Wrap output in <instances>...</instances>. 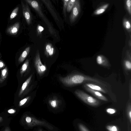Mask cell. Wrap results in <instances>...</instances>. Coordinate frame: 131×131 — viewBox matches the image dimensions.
I'll list each match as a JSON object with an SVG mask.
<instances>
[{"instance_id":"16","label":"cell","mask_w":131,"mask_h":131,"mask_svg":"<svg viewBox=\"0 0 131 131\" xmlns=\"http://www.w3.org/2000/svg\"><path fill=\"white\" fill-rule=\"evenodd\" d=\"M123 24L125 29L128 32H130L131 26L130 21L126 18H124L123 20Z\"/></svg>"},{"instance_id":"1","label":"cell","mask_w":131,"mask_h":131,"mask_svg":"<svg viewBox=\"0 0 131 131\" xmlns=\"http://www.w3.org/2000/svg\"><path fill=\"white\" fill-rule=\"evenodd\" d=\"M25 1L34 9L39 16L44 21L46 24L50 34L54 36H56V32L55 30L43 14L39 3L37 1L34 0H25Z\"/></svg>"},{"instance_id":"12","label":"cell","mask_w":131,"mask_h":131,"mask_svg":"<svg viewBox=\"0 0 131 131\" xmlns=\"http://www.w3.org/2000/svg\"><path fill=\"white\" fill-rule=\"evenodd\" d=\"M84 85L88 87L93 90L101 92L104 93H107V91L105 89L98 85L89 83H86Z\"/></svg>"},{"instance_id":"30","label":"cell","mask_w":131,"mask_h":131,"mask_svg":"<svg viewBox=\"0 0 131 131\" xmlns=\"http://www.w3.org/2000/svg\"><path fill=\"white\" fill-rule=\"evenodd\" d=\"M107 113L110 114H113L115 113L116 112L115 109L112 108H108L106 110Z\"/></svg>"},{"instance_id":"14","label":"cell","mask_w":131,"mask_h":131,"mask_svg":"<svg viewBox=\"0 0 131 131\" xmlns=\"http://www.w3.org/2000/svg\"><path fill=\"white\" fill-rule=\"evenodd\" d=\"M109 5V4H104L96 9L94 12L95 15H98L103 13L105 11Z\"/></svg>"},{"instance_id":"23","label":"cell","mask_w":131,"mask_h":131,"mask_svg":"<svg viewBox=\"0 0 131 131\" xmlns=\"http://www.w3.org/2000/svg\"><path fill=\"white\" fill-rule=\"evenodd\" d=\"M70 0H64L63 2V12L65 18L66 17L67 8L68 4Z\"/></svg>"},{"instance_id":"7","label":"cell","mask_w":131,"mask_h":131,"mask_svg":"<svg viewBox=\"0 0 131 131\" xmlns=\"http://www.w3.org/2000/svg\"><path fill=\"white\" fill-rule=\"evenodd\" d=\"M26 122L30 127H32L36 125H46V123L44 121H39L33 117L27 116L25 118Z\"/></svg>"},{"instance_id":"13","label":"cell","mask_w":131,"mask_h":131,"mask_svg":"<svg viewBox=\"0 0 131 131\" xmlns=\"http://www.w3.org/2000/svg\"><path fill=\"white\" fill-rule=\"evenodd\" d=\"M30 49V47H27L23 51L19 57L18 61L20 64L23 62L28 54Z\"/></svg>"},{"instance_id":"4","label":"cell","mask_w":131,"mask_h":131,"mask_svg":"<svg viewBox=\"0 0 131 131\" xmlns=\"http://www.w3.org/2000/svg\"><path fill=\"white\" fill-rule=\"evenodd\" d=\"M81 9L80 1L76 0L70 16L69 19L71 23L74 22L78 16Z\"/></svg>"},{"instance_id":"24","label":"cell","mask_w":131,"mask_h":131,"mask_svg":"<svg viewBox=\"0 0 131 131\" xmlns=\"http://www.w3.org/2000/svg\"><path fill=\"white\" fill-rule=\"evenodd\" d=\"M127 10L129 15L131 14V1L127 0L125 2Z\"/></svg>"},{"instance_id":"10","label":"cell","mask_w":131,"mask_h":131,"mask_svg":"<svg viewBox=\"0 0 131 131\" xmlns=\"http://www.w3.org/2000/svg\"><path fill=\"white\" fill-rule=\"evenodd\" d=\"M55 51L54 48L51 43H48L46 44L45 47V53L47 56H52Z\"/></svg>"},{"instance_id":"22","label":"cell","mask_w":131,"mask_h":131,"mask_svg":"<svg viewBox=\"0 0 131 131\" xmlns=\"http://www.w3.org/2000/svg\"><path fill=\"white\" fill-rule=\"evenodd\" d=\"M19 9V7H17L15 8L12 12L10 17V19L11 20L15 18L17 15Z\"/></svg>"},{"instance_id":"8","label":"cell","mask_w":131,"mask_h":131,"mask_svg":"<svg viewBox=\"0 0 131 131\" xmlns=\"http://www.w3.org/2000/svg\"><path fill=\"white\" fill-rule=\"evenodd\" d=\"M83 87L88 92L90 93L98 99L105 101H108L107 98L99 92L92 90L84 84L83 85Z\"/></svg>"},{"instance_id":"35","label":"cell","mask_w":131,"mask_h":131,"mask_svg":"<svg viewBox=\"0 0 131 131\" xmlns=\"http://www.w3.org/2000/svg\"><path fill=\"white\" fill-rule=\"evenodd\" d=\"M3 82H2L1 79V77L0 75V83H2Z\"/></svg>"},{"instance_id":"36","label":"cell","mask_w":131,"mask_h":131,"mask_svg":"<svg viewBox=\"0 0 131 131\" xmlns=\"http://www.w3.org/2000/svg\"><path fill=\"white\" fill-rule=\"evenodd\" d=\"M38 131H42L41 129H40Z\"/></svg>"},{"instance_id":"18","label":"cell","mask_w":131,"mask_h":131,"mask_svg":"<svg viewBox=\"0 0 131 131\" xmlns=\"http://www.w3.org/2000/svg\"><path fill=\"white\" fill-rule=\"evenodd\" d=\"M29 63V60L27 59L22 65L20 71V73L21 75L26 71Z\"/></svg>"},{"instance_id":"2","label":"cell","mask_w":131,"mask_h":131,"mask_svg":"<svg viewBox=\"0 0 131 131\" xmlns=\"http://www.w3.org/2000/svg\"><path fill=\"white\" fill-rule=\"evenodd\" d=\"M74 93L78 98L88 105L96 106L100 104L99 101L81 90H76Z\"/></svg>"},{"instance_id":"6","label":"cell","mask_w":131,"mask_h":131,"mask_svg":"<svg viewBox=\"0 0 131 131\" xmlns=\"http://www.w3.org/2000/svg\"><path fill=\"white\" fill-rule=\"evenodd\" d=\"M50 12L56 22L59 23L60 20L54 8L49 0H41Z\"/></svg>"},{"instance_id":"11","label":"cell","mask_w":131,"mask_h":131,"mask_svg":"<svg viewBox=\"0 0 131 131\" xmlns=\"http://www.w3.org/2000/svg\"><path fill=\"white\" fill-rule=\"evenodd\" d=\"M96 61L97 63L99 65L105 67H108L110 66L107 59L102 55H98L96 58Z\"/></svg>"},{"instance_id":"19","label":"cell","mask_w":131,"mask_h":131,"mask_svg":"<svg viewBox=\"0 0 131 131\" xmlns=\"http://www.w3.org/2000/svg\"><path fill=\"white\" fill-rule=\"evenodd\" d=\"M76 0H70L67 8V11L68 12H70L71 11L73 7Z\"/></svg>"},{"instance_id":"20","label":"cell","mask_w":131,"mask_h":131,"mask_svg":"<svg viewBox=\"0 0 131 131\" xmlns=\"http://www.w3.org/2000/svg\"><path fill=\"white\" fill-rule=\"evenodd\" d=\"M124 65L127 70L130 71L131 69V61L129 59H125L124 61Z\"/></svg>"},{"instance_id":"28","label":"cell","mask_w":131,"mask_h":131,"mask_svg":"<svg viewBox=\"0 0 131 131\" xmlns=\"http://www.w3.org/2000/svg\"><path fill=\"white\" fill-rule=\"evenodd\" d=\"M78 127L80 131H89L85 126L82 124H79Z\"/></svg>"},{"instance_id":"17","label":"cell","mask_w":131,"mask_h":131,"mask_svg":"<svg viewBox=\"0 0 131 131\" xmlns=\"http://www.w3.org/2000/svg\"><path fill=\"white\" fill-rule=\"evenodd\" d=\"M8 74V70L7 67L3 69L1 72V79L3 82L6 79Z\"/></svg>"},{"instance_id":"26","label":"cell","mask_w":131,"mask_h":131,"mask_svg":"<svg viewBox=\"0 0 131 131\" xmlns=\"http://www.w3.org/2000/svg\"><path fill=\"white\" fill-rule=\"evenodd\" d=\"M127 114L130 123L131 121V110L130 103H129L127 109Z\"/></svg>"},{"instance_id":"33","label":"cell","mask_w":131,"mask_h":131,"mask_svg":"<svg viewBox=\"0 0 131 131\" xmlns=\"http://www.w3.org/2000/svg\"><path fill=\"white\" fill-rule=\"evenodd\" d=\"M3 131H11V130L8 127H6Z\"/></svg>"},{"instance_id":"15","label":"cell","mask_w":131,"mask_h":131,"mask_svg":"<svg viewBox=\"0 0 131 131\" xmlns=\"http://www.w3.org/2000/svg\"><path fill=\"white\" fill-rule=\"evenodd\" d=\"M32 76V75H31L23 83L19 93V96L21 95L25 90L30 82Z\"/></svg>"},{"instance_id":"31","label":"cell","mask_w":131,"mask_h":131,"mask_svg":"<svg viewBox=\"0 0 131 131\" xmlns=\"http://www.w3.org/2000/svg\"><path fill=\"white\" fill-rule=\"evenodd\" d=\"M5 64L2 61L0 60V69H1L5 67Z\"/></svg>"},{"instance_id":"9","label":"cell","mask_w":131,"mask_h":131,"mask_svg":"<svg viewBox=\"0 0 131 131\" xmlns=\"http://www.w3.org/2000/svg\"><path fill=\"white\" fill-rule=\"evenodd\" d=\"M20 27L19 22H17L9 27L7 30V32L11 35H16L18 32Z\"/></svg>"},{"instance_id":"29","label":"cell","mask_w":131,"mask_h":131,"mask_svg":"<svg viewBox=\"0 0 131 131\" xmlns=\"http://www.w3.org/2000/svg\"><path fill=\"white\" fill-rule=\"evenodd\" d=\"M29 98V97H27L20 101L19 104V106H21L23 105L26 102Z\"/></svg>"},{"instance_id":"3","label":"cell","mask_w":131,"mask_h":131,"mask_svg":"<svg viewBox=\"0 0 131 131\" xmlns=\"http://www.w3.org/2000/svg\"><path fill=\"white\" fill-rule=\"evenodd\" d=\"M35 66L38 73L40 76L42 75L46 70V66L42 63L38 50L36 51L35 58Z\"/></svg>"},{"instance_id":"34","label":"cell","mask_w":131,"mask_h":131,"mask_svg":"<svg viewBox=\"0 0 131 131\" xmlns=\"http://www.w3.org/2000/svg\"><path fill=\"white\" fill-rule=\"evenodd\" d=\"M3 121V118L2 117L0 116V123L2 122Z\"/></svg>"},{"instance_id":"27","label":"cell","mask_w":131,"mask_h":131,"mask_svg":"<svg viewBox=\"0 0 131 131\" xmlns=\"http://www.w3.org/2000/svg\"><path fill=\"white\" fill-rule=\"evenodd\" d=\"M50 106L53 108L56 107L57 106V101L55 100H52L49 101Z\"/></svg>"},{"instance_id":"5","label":"cell","mask_w":131,"mask_h":131,"mask_svg":"<svg viewBox=\"0 0 131 131\" xmlns=\"http://www.w3.org/2000/svg\"><path fill=\"white\" fill-rule=\"evenodd\" d=\"M21 3L23 15L27 24L29 25L31 23L32 16L29 7L27 3L25 4L21 1Z\"/></svg>"},{"instance_id":"32","label":"cell","mask_w":131,"mask_h":131,"mask_svg":"<svg viewBox=\"0 0 131 131\" xmlns=\"http://www.w3.org/2000/svg\"><path fill=\"white\" fill-rule=\"evenodd\" d=\"M7 111L8 113L11 114H13L15 112L16 110L13 109H11L8 110Z\"/></svg>"},{"instance_id":"21","label":"cell","mask_w":131,"mask_h":131,"mask_svg":"<svg viewBox=\"0 0 131 131\" xmlns=\"http://www.w3.org/2000/svg\"><path fill=\"white\" fill-rule=\"evenodd\" d=\"M44 28L40 25H38L37 27V36L40 37H42V32L44 30Z\"/></svg>"},{"instance_id":"25","label":"cell","mask_w":131,"mask_h":131,"mask_svg":"<svg viewBox=\"0 0 131 131\" xmlns=\"http://www.w3.org/2000/svg\"><path fill=\"white\" fill-rule=\"evenodd\" d=\"M106 128L108 131H118V128L115 126L108 125L106 127Z\"/></svg>"}]
</instances>
